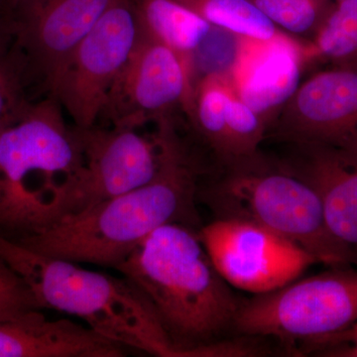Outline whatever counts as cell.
Segmentation results:
<instances>
[{"mask_svg":"<svg viewBox=\"0 0 357 357\" xmlns=\"http://www.w3.org/2000/svg\"><path fill=\"white\" fill-rule=\"evenodd\" d=\"M63 110L49 95L0 136V236L23 241L67 215L84 153Z\"/></svg>","mask_w":357,"mask_h":357,"instance_id":"3957f363","label":"cell"},{"mask_svg":"<svg viewBox=\"0 0 357 357\" xmlns=\"http://www.w3.org/2000/svg\"><path fill=\"white\" fill-rule=\"evenodd\" d=\"M141 32L173 51L194 91L195 57L213 26L178 0H132Z\"/></svg>","mask_w":357,"mask_h":357,"instance_id":"9a60e30c","label":"cell"},{"mask_svg":"<svg viewBox=\"0 0 357 357\" xmlns=\"http://www.w3.org/2000/svg\"><path fill=\"white\" fill-rule=\"evenodd\" d=\"M6 32V25H4L3 21L0 20V37Z\"/></svg>","mask_w":357,"mask_h":357,"instance_id":"484cf974","label":"cell"},{"mask_svg":"<svg viewBox=\"0 0 357 357\" xmlns=\"http://www.w3.org/2000/svg\"><path fill=\"white\" fill-rule=\"evenodd\" d=\"M312 38L317 58L335 67L357 68V0L333 2Z\"/></svg>","mask_w":357,"mask_h":357,"instance_id":"d6986e66","label":"cell"},{"mask_svg":"<svg viewBox=\"0 0 357 357\" xmlns=\"http://www.w3.org/2000/svg\"><path fill=\"white\" fill-rule=\"evenodd\" d=\"M333 2L344 1V0H332Z\"/></svg>","mask_w":357,"mask_h":357,"instance_id":"83f0119b","label":"cell"},{"mask_svg":"<svg viewBox=\"0 0 357 357\" xmlns=\"http://www.w3.org/2000/svg\"><path fill=\"white\" fill-rule=\"evenodd\" d=\"M208 21L234 36L271 43L281 39L276 27L249 0H178Z\"/></svg>","mask_w":357,"mask_h":357,"instance_id":"ac0fdd59","label":"cell"},{"mask_svg":"<svg viewBox=\"0 0 357 357\" xmlns=\"http://www.w3.org/2000/svg\"><path fill=\"white\" fill-rule=\"evenodd\" d=\"M278 29L297 36L316 34L332 0H249Z\"/></svg>","mask_w":357,"mask_h":357,"instance_id":"44dd1931","label":"cell"},{"mask_svg":"<svg viewBox=\"0 0 357 357\" xmlns=\"http://www.w3.org/2000/svg\"><path fill=\"white\" fill-rule=\"evenodd\" d=\"M296 147L299 156L290 162L318 192L328 230L357 255V145Z\"/></svg>","mask_w":357,"mask_h":357,"instance_id":"4fadbf2b","label":"cell"},{"mask_svg":"<svg viewBox=\"0 0 357 357\" xmlns=\"http://www.w3.org/2000/svg\"><path fill=\"white\" fill-rule=\"evenodd\" d=\"M0 259L24 282L38 309L82 319L126 349L175 356L146 297L122 275L86 269L79 263L42 255L2 236Z\"/></svg>","mask_w":357,"mask_h":357,"instance_id":"277c9868","label":"cell"},{"mask_svg":"<svg viewBox=\"0 0 357 357\" xmlns=\"http://www.w3.org/2000/svg\"><path fill=\"white\" fill-rule=\"evenodd\" d=\"M227 128L229 154L225 161L255 154L269 129L267 122L239 96L236 86L227 102Z\"/></svg>","mask_w":357,"mask_h":357,"instance_id":"7402d4cb","label":"cell"},{"mask_svg":"<svg viewBox=\"0 0 357 357\" xmlns=\"http://www.w3.org/2000/svg\"><path fill=\"white\" fill-rule=\"evenodd\" d=\"M222 163V172L198 192L217 218L255 223L328 266L357 264V255L328 230L314 185L290 161L258 150Z\"/></svg>","mask_w":357,"mask_h":357,"instance_id":"5b68a950","label":"cell"},{"mask_svg":"<svg viewBox=\"0 0 357 357\" xmlns=\"http://www.w3.org/2000/svg\"><path fill=\"white\" fill-rule=\"evenodd\" d=\"M126 351L88 326L49 319L40 310L0 321V357H121Z\"/></svg>","mask_w":357,"mask_h":357,"instance_id":"5bb4252c","label":"cell"},{"mask_svg":"<svg viewBox=\"0 0 357 357\" xmlns=\"http://www.w3.org/2000/svg\"><path fill=\"white\" fill-rule=\"evenodd\" d=\"M156 130L162 161L150 182L16 243L52 257L114 269L159 227L168 223L195 227L201 166L178 134L174 117L157 122Z\"/></svg>","mask_w":357,"mask_h":357,"instance_id":"6da1fadb","label":"cell"},{"mask_svg":"<svg viewBox=\"0 0 357 357\" xmlns=\"http://www.w3.org/2000/svg\"><path fill=\"white\" fill-rule=\"evenodd\" d=\"M192 96L178 56L141 32L137 46L110 89L100 119L105 117L115 128H142L173 116L177 109L187 115Z\"/></svg>","mask_w":357,"mask_h":357,"instance_id":"8fae6325","label":"cell"},{"mask_svg":"<svg viewBox=\"0 0 357 357\" xmlns=\"http://www.w3.org/2000/svg\"><path fill=\"white\" fill-rule=\"evenodd\" d=\"M10 36L0 37V136L29 107L26 86L31 79L27 62Z\"/></svg>","mask_w":357,"mask_h":357,"instance_id":"ffe728a7","label":"cell"},{"mask_svg":"<svg viewBox=\"0 0 357 357\" xmlns=\"http://www.w3.org/2000/svg\"><path fill=\"white\" fill-rule=\"evenodd\" d=\"M270 131L295 146L357 145V68L333 67L298 86Z\"/></svg>","mask_w":357,"mask_h":357,"instance_id":"7c38bea8","label":"cell"},{"mask_svg":"<svg viewBox=\"0 0 357 357\" xmlns=\"http://www.w3.org/2000/svg\"><path fill=\"white\" fill-rule=\"evenodd\" d=\"M14 1H15V0H9V2H10V9H9V13H10L11 7H13Z\"/></svg>","mask_w":357,"mask_h":357,"instance_id":"4316f807","label":"cell"},{"mask_svg":"<svg viewBox=\"0 0 357 357\" xmlns=\"http://www.w3.org/2000/svg\"><path fill=\"white\" fill-rule=\"evenodd\" d=\"M319 344L337 345V349L328 351L333 356L357 357V321L344 332L326 338Z\"/></svg>","mask_w":357,"mask_h":357,"instance_id":"cb8c5ba5","label":"cell"},{"mask_svg":"<svg viewBox=\"0 0 357 357\" xmlns=\"http://www.w3.org/2000/svg\"><path fill=\"white\" fill-rule=\"evenodd\" d=\"M234 86L227 74L213 73L199 77L192 91L191 107L185 115L220 162L229 154L227 107Z\"/></svg>","mask_w":357,"mask_h":357,"instance_id":"2e32d148","label":"cell"},{"mask_svg":"<svg viewBox=\"0 0 357 357\" xmlns=\"http://www.w3.org/2000/svg\"><path fill=\"white\" fill-rule=\"evenodd\" d=\"M198 234L223 280L255 295L287 285L319 263L297 244L255 223L215 218Z\"/></svg>","mask_w":357,"mask_h":357,"instance_id":"ba28073f","label":"cell"},{"mask_svg":"<svg viewBox=\"0 0 357 357\" xmlns=\"http://www.w3.org/2000/svg\"><path fill=\"white\" fill-rule=\"evenodd\" d=\"M10 9L9 0H0V20H4L7 17Z\"/></svg>","mask_w":357,"mask_h":357,"instance_id":"d4e9b609","label":"cell"},{"mask_svg":"<svg viewBox=\"0 0 357 357\" xmlns=\"http://www.w3.org/2000/svg\"><path fill=\"white\" fill-rule=\"evenodd\" d=\"M154 310L175 356H241L239 342L213 344L232 326L238 301L191 225L168 223L114 268Z\"/></svg>","mask_w":357,"mask_h":357,"instance_id":"7a4b0ae2","label":"cell"},{"mask_svg":"<svg viewBox=\"0 0 357 357\" xmlns=\"http://www.w3.org/2000/svg\"><path fill=\"white\" fill-rule=\"evenodd\" d=\"M140 36L132 0H114L77 45L49 93L74 126H96Z\"/></svg>","mask_w":357,"mask_h":357,"instance_id":"52a82bcc","label":"cell"},{"mask_svg":"<svg viewBox=\"0 0 357 357\" xmlns=\"http://www.w3.org/2000/svg\"><path fill=\"white\" fill-rule=\"evenodd\" d=\"M356 321L357 271L333 267L243 301L232 326L253 337L318 344Z\"/></svg>","mask_w":357,"mask_h":357,"instance_id":"8992f818","label":"cell"},{"mask_svg":"<svg viewBox=\"0 0 357 357\" xmlns=\"http://www.w3.org/2000/svg\"><path fill=\"white\" fill-rule=\"evenodd\" d=\"M114 0H15L4 22L31 77L50 93L73 52Z\"/></svg>","mask_w":357,"mask_h":357,"instance_id":"30bf717a","label":"cell"},{"mask_svg":"<svg viewBox=\"0 0 357 357\" xmlns=\"http://www.w3.org/2000/svg\"><path fill=\"white\" fill-rule=\"evenodd\" d=\"M76 129L83 147L84 163L67 215L132 191L158 173L162 145L156 130L146 134L141 128H100L96 124Z\"/></svg>","mask_w":357,"mask_h":357,"instance_id":"9c48e42d","label":"cell"},{"mask_svg":"<svg viewBox=\"0 0 357 357\" xmlns=\"http://www.w3.org/2000/svg\"><path fill=\"white\" fill-rule=\"evenodd\" d=\"M248 83L237 89L239 96L271 126L272 110L280 109L298 88L299 66L295 52L287 45L279 44L271 59L261 65ZM269 130V129H268Z\"/></svg>","mask_w":357,"mask_h":357,"instance_id":"e0dca14e","label":"cell"},{"mask_svg":"<svg viewBox=\"0 0 357 357\" xmlns=\"http://www.w3.org/2000/svg\"><path fill=\"white\" fill-rule=\"evenodd\" d=\"M40 310L24 282L0 259V321H14Z\"/></svg>","mask_w":357,"mask_h":357,"instance_id":"603a6c76","label":"cell"}]
</instances>
